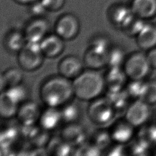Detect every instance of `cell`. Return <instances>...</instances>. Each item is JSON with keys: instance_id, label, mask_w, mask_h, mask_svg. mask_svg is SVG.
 Instances as JSON below:
<instances>
[{"instance_id": "1", "label": "cell", "mask_w": 156, "mask_h": 156, "mask_svg": "<svg viewBox=\"0 0 156 156\" xmlns=\"http://www.w3.org/2000/svg\"><path fill=\"white\" fill-rule=\"evenodd\" d=\"M40 94L41 100L47 106L60 107L74 96L73 83L60 75L54 76L43 83Z\"/></svg>"}, {"instance_id": "2", "label": "cell", "mask_w": 156, "mask_h": 156, "mask_svg": "<svg viewBox=\"0 0 156 156\" xmlns=\"http://www.w3.org/2000/svg\"><path fill=\"white\" fill-rule=\"evenodd\" d=\"M72 83L74 96L82 101H92L98 98L105 87L104 76L91 69L83 71Z\"/></svg>"}, {"instance_id": "3", "label": "cell", "mask_w": 156, "mask_h": 156, "mask_svg": "<svg viewBox=\"0 0 156 156\" xmlns=\"http://www.w3.org/2000/svg\"><path fill=\"white\" fill-rule=\"evenodd\" d=\"M123 68L131 80H143L149 74L152 67L146 54L135 52L127 57Z\"/></svg>"}, {"instance_id": "4", "label": "cell", "mask_w": 156, "mask_h": 156, "mask_svg": "<svg viewBox=\"0 0 156 156\" xmlns=\"http://www.w3.org/2000/svg\"><path fill=\"white\" fill-rule=\"evenodd\" d=\"M44 57L40 43L26 41L18 52V62L22 69L34 71L42 65Z\"/></svg>"}, {"instance_id": "5", "label": "cell", "mask_w": 156, "mask_h": 156, "mask_svg": "<svg viewBox=\"0 0 156 156\" xmlns=\"http://www.w3.org/2000/svg\"><path fill=\"white\" fill-rule=\"evenodd\" d=\"M91 101L87 113L93 122L102 125L107 124L113 119L116 111L105 97H98Z\"/></svg>"}, {"instance_id": "6", "label": "cell", "mask_w": 156, "mask_h": 156, "mask_svg": "<svg viewBox=\"0 0 156 156\" xmlns=\"http://www.w3.org/2000/svg\"><path fill=\"white\" fill-rule=\"evenodd\" d=\"M150 115V105L141 99H137L129 105L125 112V119L135 127L144 124Z\"/></svg>"}, {"instance_id": "7", "label": "cell", "mask_w": 156, "mask_h": 156, "mask_svg": "<svg viewBox=\"0 0 156 156\" xmlns=\"http://www.w3.org/2000/svg\"><path fill=\"white\" fill-rule=\"evenodd\" d=\"M79 29V20L71 13H66L61 16L55 26V34L64 40L74 38L77 35Z\"/></svg>"}, {"instance_id": "8", "label": "cell", "mask_w": 156, "mask_h": 156, "mask_svg": "<svg viewBox=\"0 0 156 156\" xmlns=\"http://www.w3.org/2000/svg\"><path fill=\"white\" fill-rule=\"evenodd\" d=\"M84 63L75 55H68L63 58L58 65L60 76L68 79H74L83 71Z\"/></svg>"}, {"instance_id": "9", "label": "cell", "mask_w": 156, "mask_h": 156, "mask_svg": "<svg viewBox=\"0 0 156 156\" xmlns=\"http://www.w3.org/2000/svg\"><path fill=\"white\" fill-rule=\"evenodd\" d=\"M48 30V22L42 17H38L35 18L26 26L24 34L27 41L40 43L47 35Z\"/></svg>"}, {"instance_id": "10", "label": "cell", "mask_w": 156, "mask_h": 156, "mask_svg": "<svg viewBox=\"0 0 156 156\" xmlns=\"http://www.w3.org/2000/svg\"><path fill=\"white\" fill-rule=\"evenodd\" d=\"M41 112L38 104L32 101H26L18 107L16 117L21 124H35L39 121Z\"/></svg>"}, {"instance_id": "11", "label": "cell", "mask_w": 156, "mask_h": 156, "mask_svg": "<svg viewBox=\"0 0 156 156\" xmlns=\"http://www.w3.org/2000/svg\"><path fill=\"white\" fill-rule=\"evenodd\" d=\"M61 137L73 147H78L85 143L87 133L83 126L73 122L67 124L62 129Z\"/></svg>"}, {"instance_id": "12", "label": "cell", "mask_w": 156, "mask_h": 156, "mask_svg": "<svg viewBox=\"0 0 156 156\" xmlns=\"http://www.w3.org/2000/svg\"><path fill=\"white\" fill-rule=\"evenodd\" d=\"M134 127L126 119L115 122L109 130L112 140L122 144L130 141L134 135Z\"/></svg>"}, {"instance_id": "13", "label": "cell", "mask_w": 156, "mask_h": 156, "mask_svg": "<svg viewBox=\"0 0 156 156\" xmlns=\"http://www.w3.org/2000/svg\"><path fill=\"white\" fill-rule=\"evenodd\" d=\"M63 40L56 34L47 35L40 43L44 57L54 58L60 55L64 49Z\"/></svg>"}, {"instance_id": "14", "label": "cell", "mask_w": 156, "mask_h": 156, "mask_svg": "<svg viewBox=\"0 0 156 156\" xmlns=\"http://www.w3.org/2000/svg\"><path fill=\"white\" fill-rule=\"evenodd\" d=\"M104 78L108 90H119L123 89L128 77L123 67H108Z\"/></svg>"}, {"instance_id": "15", "label": "cell", "mask_w": 156, "mask_h": 156, "mask_svg": "<svg viewBox=\"0 0 156 156\" xmlns=\"http://www.w3.org/2000/svg\"><path fill=\"white\" fill-rule=\"evenodd\" d=\"M38 121L40 126L46 130L55 129L63 121L60 109L58 107L48 106L41 112Z\"/></svg>"}, {"instance_id": "16", "label": "cell", "mask_w": 156, "mask_h": 156, "mask_svg": "<svg viewBox=\"0 0 156 156\" xmlns=\"http://www.w3.org/2000/svg\"><path fill=\"white\" fill-rule=\"evenodd\" d=\"M130 7L135 16L144 20L156 16V0H132Z\"/></svg>"}, {"instance_id": "17", "label": "cell", "mask_w": 156, "mask_h": 156, "mask_svg": "<svg viewBox=\"0 0 156 156\" xmlns=\"http://www.w3.org/2000/svg\"><path fill=\"white\" fill-rule=\"evenodd\" d=\"M136 37L138 46L143 50L149 51L156 47V25L146 23Z\"/></svg>"}, {"instance_id": "18", "label": "cell", "mask_w": 156, "mask_h": 156, "mask_svg": "<svg viewBox=\"0 0 156 156\" xmlns=\"http://www.w3.org/2000/svg\"><path fill=\"white\" fill-rule=\"evenodd\" d=\"M83 63L89 69H99L107 65V54H104L88 48L86 50Z\"/></svg>"}, {"instance_id": "19", "label": "cell", "mask_w": 156, "mask_h": 156, "mask_svg": "<svg viewBox=\"0 0 156 156\" xmlns=\"http://www.w3.org/2000/svg\"><path fill=\"white\" fill-rule=\"evenodd\" d=\"M111 103L116 112L117 111L126 110L128 107V101L130 98L126 90H108L105 96Z\"/></svg>"}, {"instance_id": "20", "label": "cell", "mask_w": 156, "mask_h": 156, "mask_svg": "<svg viewBox=\"0 0 156 156\" xmlns=\"http://www.w3.org/2000/svg\"><path fill=\"white\" fill-rule=\"evenodd\" d=\"M23 75L16 68H10L4 71L1 75V92L5 90L21 83Z\"/></svg>"}, {"instance_id": "21", "label": "cell", "mask_w": 156, "mask_h": 156, "mask_svg": "<svg viewBox=\"0 0 156 156\" xmlns=\"http://www.w3.org/2000/svg\"><path fill=\"white\" fill-rule=\"evenodd\" d=\"M24 34L18 30H12L5 37L4 44L12 52H19L26 43Z\"/></svg>"}, {"instance_id": "22", "label": "cell", "mask_w": 156, "mask_h": 156, "mask_svg": "<svg viewBox=\"0 0 156 156\" xmlns=\"http://www.w3.org/2000/svg\"><path fill=\"white\" fill-rule=\"evenodd\" d=\"M62 121L66 124L76 122L80 118L81 109L79 104L71 100L61 106Z\"/></svg>"}, {"instance_id": "23", "label": "cell", "mask_w": 156, "mask_h": 156, "mask_svg": "<svg viewBox=\"0 0 156 156\" xmlns=\"http://www.w3.org/2000/svg\"><path fill=\"white\" fill-rule=\"evenodd\" d=\"M72 146L66 142L61 136L51 138L46 146V151L49 154L67 155L71 152Z\"/></svg>"}, {"instance_id": "24", "label": "cell", "mask_w": 156, "mask_h": 156, "mask_svg": "<svg viewBox=\"0 0 156 156\" xmlns=\"http://www.w3.org/2000/svg\"><path fill=\"white\" fill-rule=\"evenodd\" d=\"M19 105L2 91L0 97V115L2 118L9 119L16 116Z\"/></svg>"}, {"instance_id": "25", "label": "cell", "mask_w": 156, "mask_h": 156, "mask_svg": "<svg viewBox=\"0 0 156 156\" xmlns=\"http://www.w3.org/2000/svg\"><path fill=\"white\" fill-rule=\"evenodd\" d=\"M145 24L144 20L138 18L133 13L122 24L120 27L126 35L136 36Z\"/></svg>"}, {"instance_id": "26", "label": "cell", "mask_w": 156, "mask_h": 156, "mask_svg": "<svg viewBox=\"0 0 156 156\" xmlns=\"http://www.w3.org/2000/svg\"><path fill=\"white\" fill-rule=\"evenodd\" d=\"M127 58L125 51L119 46H111L107 53L108 67H123Z\"/></svg>"}, {"instance_id": "27", "label": "cell", "mask_w": 156, "mask_h": 156, "mask_svg": "<svg viewBox=\"0 0 156 156\" xmlns=\"http://www.w3.org/2000/svg\"><path fill=\"white\" fill-rule=\"evenodd\" d=\"M133 14L130 7L124 5L114 6L110 11L109 18L111 22L118 27H121L122 24Z\"/></svg>"}, {"instance_id": "28", "label": "cell", "mask_w": 156, "mask_h": 156, "mask_svg": "<svg viewBox=\"0 0 156 156\" xmlns=\"http://www.w3.org/2000/svg\"><path fill=\"white\" fill-rule=\"evenodd\" d=\"M20 135V130L15 126H9L4 127L1 132V146L2 148H7L10 146Z\"/></svg>"}, {"instance_id": "29", "label": "cell", "mask_w": 156, "mask_h": 156, "mask_svg": "<svg viewBox=\"0 0 156 156\" xmlns=\"http://www.w3.org/2000/svg\"><path fill=\"white\" fill-rule=\"evenodd\" d=\"M112 141L110 131L101 129L94 132L91 136V143L102 151L107 149Z\"/></svg>"}, {"instance_id": "30", "label": "cell", "mask_w": 156, "mask_h": 156, "mask_svg": "<svg viewBox=\"0 0 156 156\" xmlns=\"http://www.w3.org/2000/svg\"><path fill=\"white\" fill-rule=\"evenodd\" d=\"M4 92L19 105L27 101L28 96L27 89L21 83L10 87L4 91Z\"/></svg>"}, {"instance_id": "31", "label": "cell", "mask_w": 156, "mask_h": 156, "mask_svg": "<svg viewBox=\"0 0 156 156\" xmlns=\"http://www.w3.org/2000/svg\"><path fill=\"white\" fill-rule=\"evenodd\" d=\"M111 46L110 40L107 36L97 35L90 40L88 48L101 53L107 54Z\"/></svg>"}, {"instance_id": "32", "label": "cell", "mask_w": 156, "mask_h": 156, "mask_svg": "<svg viewBox=\"0 0 156 156\" xmlns=\"http://www.w3.org/2000/svg\"><path fill=\"white\" fill-rule=\"evenodd\" d=\"M146 83L147 82H144V79L131 80L126 89L130 98H134L136 99H141L145 91Z\"/></svg>"}, {"instance_id": "33", "label": "cell", "mask_w": 156, "mask_h": 156, "mask_svg": "<svg viewBox=\"0 0 156 156\" xmlns=\"http://www.w3.org/2000/svg\"><path fill=\"white\" fill-rule=\"evenodd\" d=\"M141 99L150 105L156 104V80L147 82L145 91Z\"/></svg>"}, {"instance_id": "34", "label": "cell", "mask_w": 156, "mask_h": 156, "mask_svg": "<svg viewBox=\"0 0 156 156\" xmlns=\"http://www.w3.org/2000/svg\"><path fill=\"white\" fill-rule=\"evenodd\" d=\"M48 132L41 127L37 133L30 140V141L34 146L38 148L46 146L51 139Z\"/></svg>"}, {"instance_id": "35", "label": "cell", "mask_w": 156, "mask_h": 156, "mask_svg": "<svg viewBox=\"0 0 156 156\" xmlns=\"http://www.w3.org/2000/svg\"><path fill=\"white\" fill-rule=\"evenodd\" d=\"M40 129L41 127L37 126L36 123L29 124H21V126L20 129L19 128V130L20 135L30 140L37 133Z\"/></svg>"}, {"instance_id": "36", "label": "cell", "mask_w": 156, "mask_h": 156, "mask_svg": "<svg viewBox=\"0 0 156 156\" xmlns=\"http://www.w3.org/2000/svg\"><path fill=\"white\" fill-rule=\"evenodd\" d=\"M77 149V155H97L101 154V150L99 149L91 142L89 143H83L79 146Z\"/></svg>"}, {"instance_id": "37", "label": "cell", "mask_w": 156, "mask_h": 156, "mask_svg": "<svg viewBox=\"0 0 156 156\" xmlns=\"http://www.w3.org/2000/svg\"><path fill=\"white\" fill-rule=\"evenodd\" d=\"M47 11L55 12L60 10L65 3V0H40Z\"/></svg>"}, {"instance_id": "38", "label": "cell", "mask_w": 156, "mask_h": 156, "mask_svg": "<svg viewBox=\"0 0 156 156\" xmlns=\"http://www.w3.org/2000/svg\"><path fill=\"white\" fill-rule=\"evenodd\" d=\"M30 7V12L34 16L35 18L41 17V15L44 13L47 10L41 3L40 0L35 2L34 3L32 4Z\"/></svg>"}, {"instance_id": "39", "label": "cell", "mask_w": 156, "mask_h": 156, "mask_svg": "<svg viewBox=\"0 0 156 156\" xmlns=\"http://www.w3.org/2000/svg\"><path fill=\"white\" fill-rule=\"evenodd\" d=\"M122 144H119L117 143L116 145L113 146V147H111L108 151V153L107 154L108 155H123V151H124V148L122 146Z\"/></svg>"}, {"instance_id": "40", "label": "cell", "mask_w": 156, "mask_h": 156, "mask_svg": "<svg viewBox=\"0 0 156 156\" xmlns=\"http://www.w3.org/2000/svg\"><path fill=\"white\" fill-rule=\"evenodd\" d=\"M146 55L152 68L156 69V47L149 50Z\"/></svg>"}, {"instance_id": "41", "label": "cell", "mask_w": 156, "mask_h": 156, "mask_svg": "<svg viewBox=\"0 0 156 156\" xmlns=\"http://www.w3.org/2000/svg\"><path fill=\"white\" fill-rule=\"evenodd\" d=\"M16 2L23 5H31L38 0H13Z\"/></svg>"}]
</instances>
